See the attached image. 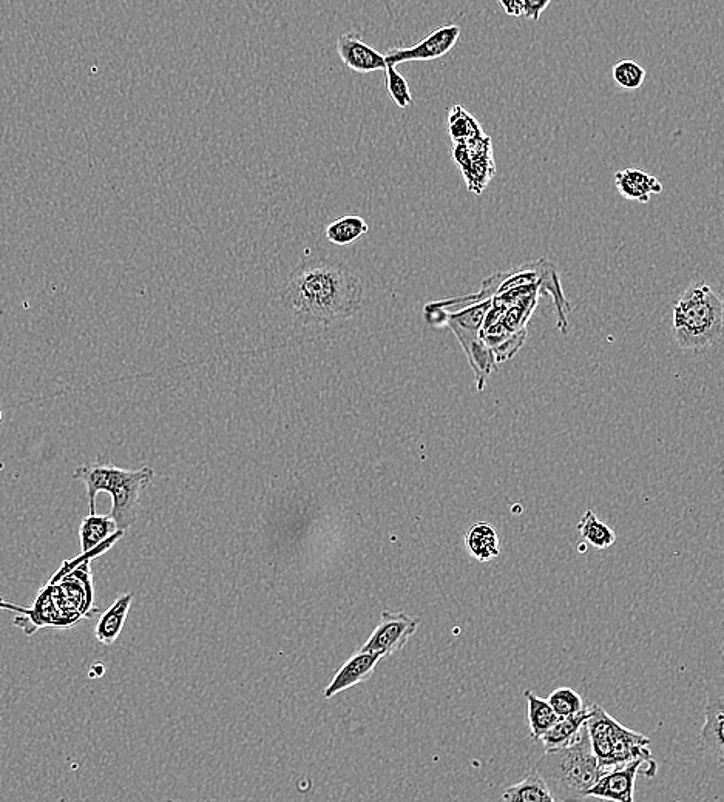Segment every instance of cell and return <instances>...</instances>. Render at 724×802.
I'll list each match as a JSON object with an SVG mask.
<instances>
[{
    "mask_svg": "<svg viewBox=\"0 0 724 802\" xmlns=\"http://www.w3.org/2000/svg\"><path fill=\"white\" fill-rule=\"evenodd\" d=\"M365 298L357 273L339 261L317 258L292 270L281 287L283 306L303 324L329 326L354 317Z\"/></svg>",
    "mask_w": 724,
    "mask_h": 802,
    "instance_id": "6da1fadb",
    "label": "cell"
},
{
    "mask_svg": "<svg viewBox=\"0 0 724 802\" xmlns=\"http://www.w3.org/2000/svg\"><path fill=\"white\" fill-rule=\"evenodd\" d=\"M490 307L491 300L478 301L471 294L427 304L423 311L428 324L450 327L456 335L473 369L478 391H484L487 378L493 374L498 364L494 360L493 352L481 337L482 324Z\"/></svg>",
    "mask_w": 724,
    "mask_h": 802,
    "instance_id": "7a4b0ae2",
    "label": "cell"
},
{
    "mask_svg": "<svg viewBox=\"0 0 724 802\" xmlns=\"http://www.w3.org/2000/svg\"><path fill=\"white\" fill-rule=\"evenodd\" d=\"M535 772L544 779L556 802L587 798V792L606 770L598 764L584 724L575 741L561 749L547 750Z\"/></svg>",
    "mask_w": 724,
    "mask_h": 802,
    "instance_id": "3957f363",
    "label": "cell"
},
{
    "mask_svg": "<svg viewBox=\"0 0 724 802\" xmlns=\"http://www.w3.org/2000/svg\"><path fill=\"white\" fill-rule=\"evenodd\" d=\"M678 348L700 352L717 343L723 332V300L706 281H692L678 298L672 314Z\"/></svg>",
    "mask_w": 724,
    "mask_h": 802,
    "instance_id": "277c9868",
    "label": "cell"
},
{
    "mask_svg": "<svg viewBox=\"0 0 724 802\" xmlns=\"http://www.w3.org/2000/svg\"><path fill=\"white\" fill-rule=\"evenodd\" d=\"M155 471L150 466L141 469H124L116 466L109 494L112 496V513L119 531H127L135 523L139 499L144 489L153 482Z\"/></svg>",
    "mask_w": 724,
    "mask_h": 802,
    "instance_id": "5b68a950",
    "label": "cell"
},
{
    "mask_svg": "<svg viewBox=\"0 0 724 802\" xmlns=\"http://www.w3.org/2000/svg\"><path fill=\"white\" fill-rule=\"evenodd\" d=\"M657 762L650 759H635L627 764L616 765L607 770L592 789L587 792V798L607 799V801L632 802L635 793V782L638 775L644 773L647 778H653L657 773Z\"/></svg>",
    "mask_w": 724,
    "mask_h": 802,
    "instance_id": "8992f818",
    "label": "cell"
},
{
    "mask_svg": "<svg viewBox=\"0 0 724 802\" xmlns=\"http://www.w3.org/2000/svg\"><path fill=\"white\" fill-rule=\"evenodd\" d=\"M419 625V617L402 611H383L379 625L360 650L379 654L382 659L388 658L408 644Z\"/></svg>",
    "mask_w": 724,
    "mask_h": 802,
    "instance_id": "52a82bcc",
    "label": "cell"
},
{
    "mask_svg": "<svg viewBox=\"0 0 724 802\" xmlns=\"http://www.w3.org/2000/svg\"><path fill=\"white\" fill-rule=\"evenodd\" d=\"M453 158L461 167L468 190L478 195L482 193L494 176L490 136H482L467 144H454Z\"/></svg>",
    "mask_w": 724,
    "mask_h": 802,
    "instance_id": "ba28073f",
    "label": "cell"
},
{
    "mask_svg": "<svg viewBox=\"0 0 724 802\" xmlns=\"http://www.w3.org/2000/svg\"><path fill=\"white\" fill-rule=\"evenodd\" d=\"M461 36V28L457 25H444L427 34L419 44L406 48H391L385 54L386 65L403 64V62L434 61L444 58L456 45Z\"/></svg>",
    "mask_w": 724,
    "mask_h": 802,
    "instance_id": "9c48e42d",
    "label": "cell"
},
{
    "mask_svg": "<svg viewBox=\"0 0 724 802\" xmlns=\"http://www.w3.org/2000/svg\"><path fill=\"white\" fill-rule=\"evenodd\" d=\"M724 691L721 679L712 682L704 705V725L701 730V749L712 764L721 769L724 761Z\"/></svg>",
    "mask_w": 724,
    "mask_h": 802,
    "instance_id": "30bf717a",
    "label": "cell"
},
{
    "mask_svg": "<svg viewBox=\"0 0 724 802\" xmlns=\"http://www.w3.org/2000/svg\"><path fill=\"white\" fill-rule=\"evenodd\" d=\"M337 53L349 70L356 71L360 75L383 71L386 68L385 54L366 44L362 36L354 31L340 34L337 39Z\"/></svg>",
    "mask_w": 724,
    "mask_h": 802,
    "instance_id": "8fae6325",
    "label": "cell"
},
{
    "mask_svg": "<svg viewBox=\"0 0 724 802\" xmlns=\"http://www.w3.org/2000/svg\"><path fill=\"white\" fill-rule=\"evenodd\" d=\"M380 659L382 658H380L379 654L369 653V651L359 650L357 653L352 654L351 658L335 673L331 684L326 687L325 693H323L325 698H334L335 695H339L342 691L368 681L376 671Z\"/></svg>",
    "mask_w": 724,
    "mask_h": 802,
    "instance_id": "7c38bea8",
    "label": "cell"
},
{
    "mask_svg": "<svg viewBox=\"0 0 724 802\" xmlns=\"http://www.w3.org/2000/svg\"><path fill=\"white\" fill-rule=\"evenodd\" d=\"M610 745H612L613 767L627 764L635 759H650V739L641 733L633 732L612 718L610 721Z\"/></svg>",
    "mask_w": 724,
    "mask_h": 802,
    "instance_id": "4fadbf2b",
    "label": "cell"
},
{
    "mask_svg": "<svg viewBox=\"0 0 724 802\" xmlns=\"http://www.w3.org/2000/svg\"><path fill=\"white\" fill-rule=\"evenodd\" d=\"M122 534L124 531L118 530V526L110 514L107 516L90 514L82 519L81 528H79L82 554L104 553Z\"/></svg>",
    "mask_w": 724,
    "mask_h": 802,
    "instance_id": "5bb4252c",
    "label": "cell"
},
{
    "mask_svg": "<svg viewBox=\"0 0 724 802\" xmlns=\"http://www.w3.org/2000/svg\"><path fill=\"white\" fill-rule=\"evenodd\" d=\"M613 181L623 198L638 203H649L650 196L663 192V184L658 181L657 176L640 169L620 170L613 176Z\"/></svg>",
    "mask_w": 724,
    "mask_h": 802,
    "instance_id": "9a60e30c",
    "label": "cell"
},
{
    "mask_svg": "<svg viewBox=\"0 0 724 802\" xmlns=\"http://www.w3.org/2000/svg\"><path fill=\"white\" fill-rule=\"evenodd\" d=\"M115 468L116 466L109 465V463H101L96 460V462L78 466L73 472V479L84 483L85 489H87L90 514H96V497L99 492L109 491Z\"/></svg>",
    "mask_w": 724,
    "mask_h": 802,
    "instance_id": "2e32d148",
    "label": "cell"
},
{
    "mask_svg": "<svg viewBox=\"0 0 724 802\" xmlns=\"http://www.w3.org/2000/svg\"><path fill=\"white\" fill-rule=\"evenodd\" d=\"M133 593L119 597L115 604L99 617L95 628V636L101 644L112 645L118 641L119 634L124 630L130 607H132Z\"/></svg>",
    "mask_w": 724,
    "mask_h": 802,
    "instance_id": "e0dca14e",
    "label": "cell"
},
{
    "mask_svg": "<svg viewBox=\"0 0 724 802\" xmlns=\"http://www.w3.org/2000/svg\"><path fill=\"white\" fill-rule=\"evenodd\" d=\"M468 553L479 562H490L501 554L498 531L490 523H476L465 536Z\"/></svg>",
    "mask_w": 724,
    "mask_h": 802,
    "instance_id": "ac0fdd59",
    "label": "cell"
},
{
    "mask_svg": "<svg viewBox=\"0 0 724 802\" xmlns=\"http://www.w3.org/2000/svg\"><path fill=\"white\" fill-rule=\"evenodd\" d=\"M589 713L590 707H586L581 712L575 713V715L558 716L555 724L539 739L544 744L545 752L547 750L561 749V747H565V745L575 741L582 725L586 724Z\"/></svg>",
    "mask_w": 724,
    "mask_h": 802,
    "instance_id": "d6986e66",
    "label": "cell"
},
{
    "mask_svg": "<svg viewBox=\"0 0 724 802\" xmlns=\"http://www.w3.org/2000/svg\"><path fill=\"white\" fill-rule=\"evenodd\" d=\"M502 801L507 802H555L549 787L538 772L528 773L515 786L507 787L502 793Z\"/></svg>",
    "mask_w": 724,
    "mask_h": 802,
    "instance_id": "ffe728a7",
    "label": "cell"
},
{
    "mask_svg": "<svg viewBox=\"0 0 724 802\" xmlns=\"http://www.w3.org/2000/svg\"><path fill=\"white\" fill-rule=\"evenodd\" d=\"M369 232L368 223L362 216L346 215L339 220L332 221L325 230L326 240L339 247L356 243Z\"/></svg>",
    "mask_w": 724,
    "mask_h": 802,
    "instance_id": "44dd1931",
    "label": "cell"
},
{
    "mask_svg": "<svg viewBox=\"0 0 724 802\" xmlns=\"http://www.w3.org/2000/svg\"><path fill=\"white\" fill-rule=\"evenodd\" d=\"M525 699L528 705V724H530V735L535 741H539L547 730L555 724L558 715L553 710L549 701L539 698L533 691H525Z\"/></svg>",
    "mask_w": 724,
    "mask_h": 802,
    "instance_id": "7402d4cb",
    "label": "cell"
},
{
    "mask_svg": "<svg viewBox=\"0 0 724 802\" xmlns=\"http://www.w3.org/2000/svg\"><path fill=\"white\" fill-rule=\"evenodd\" d=\"M578 531L582 540L587 545H592L596 550H607L616 542L615 531L609 525L599 519L592 509L586 511L578 523Z\"/></svg>",
    "mask_w": 724,
    "mask_h": 802,
    "instance_id": "603a6c76",
    "label": "cell"
},
{
    "mask_svg": "<svg viewBox=\"0 0 724 802\" xmlns=\"http://www.w3.org/2000/svg\"><path fill=\"white\" fill-rule=\"evenodd\" d=\"M448 132L454 144H467L485 136L479 122L462 105H454L448 115Z\"/></svg>",
    "mask_w": 724,
    "mask_h": 802,
    "instance_id": "cb8c5ba5",
    "label": "cell"
},
{
    "mask_svg": "<svg viewBox=\"0 0 724 802\" xmlns=\"http://www.w3.org/2000/svg\"><path fill=\"white\" fill-rule=\"evenodd\" d=\"M646 76L643 65L632 59H623L613 67V81L624 90H638L643 87Z\"/></svg>",
    "mask_w": 724,
    "mask_h": 802,
    "instance_id": "d4e9b609",
    "label": "cell"
},
{
    "mask_svg": "<svg viewBox=\"0 0 724 802\" xmlns=\"http://www.w3.org/2000/svg\"><path fill=\"white\" fill-rule=\"evenodd\" d=\"M547 701L552 705L558 716L575 715V713L581 712L587 707L578 691L570 687L556 688L555 691L550 693Z\"/></svg>",
    "mask_w": 724,
    "mask_h": 802,
    "instance_id": "484cf974",
    "label": "cell"
},
{
    "mask_svg": "<svg viewBox=\"0 0 724 802\" xmlns=\"http://www.w3.org/2000/svg\"><path fill=\"white\" fill-rule=\"evenodd\" d=\"M386 90L390 93L391 99L394 104L399 108H408L413 104V95H411L410 85L408 81L400 75L394 65H386L385 70Z\"/></svg>",
    "mask_w": 724,
    "mask_h": 802,
    "instance_id": "4316f807",
    "label": "cell"
},
{
    "mask_svg": "<svg viewBox=\"0 0 724 802\" xmlns=\"http://www.w3.org/2000/svg\"><path fill=\"white\" fill-rule=\"evenodd\" d=\"M522 4H524L522 16L532 19V21H539L542 13L552 4V0H522Z\"/></svg>",
    "mask_w": 724,
    "mask_h": 802,
    "instance_id": "83f0119b",
    "label": "cell"
},
{
    "mask_svg": "<svg viewBox=\"0 0 724 802\" xmlns=\"http://www.w3.org/2000/svg\"><path fill=\"white\" fill-rule=\"evenodd\" d=\"M498 2L499 5H501L502 10H504L505 14H508V16H522V11H524V4H522V0H498Z\"/></svg>",
    "mask_w": 724,
    "mask_h": 802,
    "instance_id": "f1b7e54d",
    "label": "cell"
},
{
    "mask_svg": "<svg viewBox=\"0 0 724 802\" xmlns=\"http://www.w3.org/2000/svg\"><path fill=\"white\" fill-rule=\"evenodd\" d=\"M2 418H4V414H2V408H0V423H2Z\"/></svg>",
    "mask_w": 724,
    "mask_h": 802,
    "instance_id": "f546056e",
    "label": "cell"
},
{
    "mask_svg": "<svg viewBox=\"0 0 724 802\" xmlns=\"http://www.w3.org/2000/svg\"><path fill=\"white\" fill-rule=\"evenodd\" d=\"M4 468H5V463L4 462H0V471H2V469H4Z\"/></svg>",
    "mask_w": 724,
    "mask_h": 802,
    "instance_id": "4dcf8cb0",
    "label": "cell"
}]
</instances>
